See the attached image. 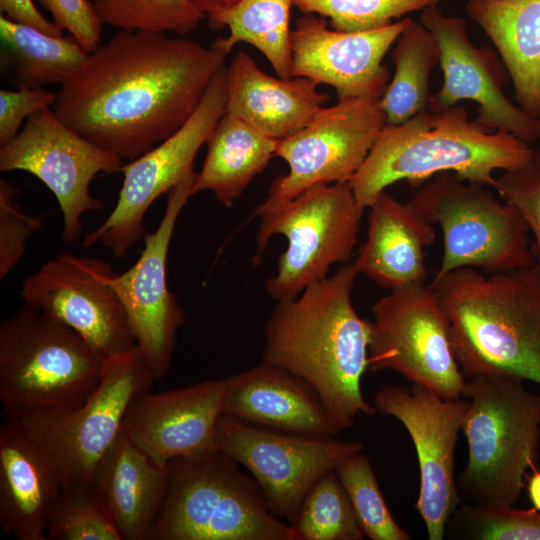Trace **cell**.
I'll return each mask as SVG.
<instances>
[{"label":"cell","instance_id":"33","mask_svg":"<svg viewBox=\"0 0 540 540\" xmlns=\"http://www.w3.org/2000/svg\"><path fill=\"white\" fill-rule=\"evenodd\" d=\"M47 540H123L91 483L62 488L46 527Z\"/></svg>","mask_w":540,"mask_h":540},{"label":"cell","instance_id":"31","mask_svg":"<svg viewBox=\"0 0 540 540\" xmlns=\"http://www.w3.org/2000/svg\"><path fill=\"white\" fill-rule=\"evenodd\" d=\"M0 37L20 84L27 86L63 85L90 53L71 35H49L3 15Z\"/></svg>","mask_w":540,"mask_h":540},{"label":"cell","instance_id":"6","mask_svg":"<svg viewBox=\"0 0 540 540\" xmlns=\"http://www.w3.org/2000/svg\"><path fill=\"white\" fill-rule=\"evenodd\" d=\"M523 382L497 375L465 378L462 396L469 405L461 431L468 460L456 476L463 502L513 506L520 497L540 444V396Z\"/></svg>","mask_w":540,"mask_h":540},{"label":"cell","instance_id":"36","mask_svg":"<svg viewBox=\"0 0 540 540\" xmlns=\"http://www.w3.org/2000/svg\"><path fill=\"white\" fill-rule=\"evenodd\" d=\"M445 535L472 540H540V511L462 502L448 519Z\"/></svg>","mask_w":540,"mask_h":540},{"label":"cell","instance_id":"27","mask_svg":"<svg viewBox=\"0 0 540 540\" xmlns=\"http://www.w3.org/2000/svg\"><path fill=\"white\" fill-rule=\"evenodd\" d=\"M465 8L496 47L518 106L540 119V0H468Z\"/></svg>","mask_w":540,"mask_h":540},{"label":"cell","instance_id":"3","mask_svg":"<svg viewBox=\"0 0 540 540\" xmlns=\"http://www.w3.org/2000/svg\"><path fill=\"white\" fill-rule=\"evenodd\" d=\"M465 378L507 376L540 385V268L464 267L433 279Z\"/></svg>","mask_w":540,"mask_h":540},{"label":"cell","instance_id":"41","mask_svg":"<svg viewBox=\"0 0 540 540\" xmlns=\"http://www.w3.org/2000/svg\"><path fill=\"white\" fill-rule=\"evenodd\" d=\"M53 22L73 36L87 51L101 43L102 23L89 0H38Z\"/></svg>","mask_w":540,"mask_h":540},{"label":"cell","instance_id":"17","mask_svg":"<svg viewBox=\"0 0 540 540\" xmlns=\"http://www.w3.org/2000/svg\"><path fill=\"white\" fill-rule=\"evenodd\" d=\"M373 402L377 412L398 419L411 437L420 470L415 508L428 538L442 540L448 519L463 502L456 484L454 454L469 401L444 399L412 384L410 389L384 387Z\"/></svg>","mask_w":540,"mask_h":540},{"label":"cell","instance_id":"11","mask_svg":"<svg viewBox=\"0 0 540 540\" xmlns=\"http://www.w3.org/2000/svg\"><path fill=\"white\" fill-rule=\"evenodd\" d=\"M226 66L209 83L189 119L171 136L138 158L123 164L122 186L108 217L83 235V247L100 244L123 258L144 239V217L162 194L195 172L194 159L225 113Z\"/></svg>","mask_w":540,"mask_h":540},{"label":"cell","instance_id":"35","mask_svg":"<svg viewBox=\"0 0 540 540\" xmlns=\"http://www.w3.org/2000/svg\"><path fill=\"white\" fill-rule=\"evenodd\" d=\"M366 537L371 540H410L392 516L368 457L356 452L335 468Z\"/></svg>","mask_w":540,"mask_h":540},{"label":"cell","instance_id":"28","mask_svg":"<svg viewBox=\"0 0 540 540\" xmlns=\"http://www.w3.org/2000/svg\"><path fill=\"white\" fill-rule=\"evenodd\" d=\"M277 142L225 112L207 139V154L192 194L209 191L231 207L276 156Z\"/></svg>","mask_w":540,"mask_h":540},{"label":"cell","instance_id":"9","mask_svg":"<svg viewBox=\"0 0 540 540\" xmlns=\"http://www.w3.org/2000/svg\"><path fill=\"white\" fill-rule=\"evenodd\" d=\"M364 209L349 181H343L311 186L261 215L259 251L273 235H284L288 241L275 276L266 280L268 294L277 302L294 299L307 286L327 277L332 265L349 263Z\"/></svg>","mask_w":540,"mask_h":540},{"label":"cell","instance_id":"40","mask_svg":"<svg viewBox=\"0 0 540 540\" xmlns=\"http://www.w3.org/2000/svg\"><path fill=\"white\" fill-rule=\"evenodd\" d=\"M56 93L44 87L20 84L16 90H0V146L11 141L22 123L33 114L52 108Z\"/></svg>","mask_w":540,"mask_h":540},{"label":"cell","instance_id":"34","mask_svg":"<svg viewBox=\"0 0 540 540\" xmlns=\"http://www.w3.org/2000/svg\"><path fill=\"white\" fill-rule=\"evenodd\" d=\"M92 4L101 23L119 31L184 36L205 18L189 0H92Z\"/></svg>","mask_w":540,"mask_h":540},{"label":"cell","instance_id":"23","mask_svg":"<svg viewBox=\"0 0 540 540\" xmlns=\"http://www.w3.org/2000/svg\"><path fill=\"white\" fill-rule=\"evenodd\" d=\"M62 484L50 458L21 423L0 426V524L18 540H47Z\"/></svg>","mask_w":540,"mask_h":540},{"label":"cell","instance_id":"30","mask_svg":"<svg viewBox=\"0 0 540 540\" xmlns=\"http://www.w3.org/2000/svg\"><path fill=\"white\" fill-rule=\"evenodd\" d=\"M293 0H239L230 9L207 17L212 30L228 28L222 43L233 50L240 42L255 47L280 78L292 77L290 12Z\"/></svg>","mask_w":540,"mask_h":540},{"label":"cell","instance_id":"29","mask_svg":"<svg viewBox=\"0 0 540 540\" xmlns=\"http://www.w3.org/2000/svg\"><path fill=\"white\" fill-rule=\"evenodd\" d=\"M390 57L395 70L380 104L386 124L399 125L430 106V73L440 64L441 52L432 32L411 19L391 48Z\"/></svg>","mask_w":540,"mask_h":540},{"label":"cell","instance_id":"10","mask_svg":"<svg viewBox=\"0 0 540 540\" xmlns=\"http://www.w3.org/2000/svg\"><path fill=\"white\" fill-rule=\"evenodd\" d=\"M156 380L136 345L104 361L99 384L78 408L17 422L46 452L62 488L90 483L97 464L121 434L130 404Z\"/></svg>","mask_w":540,"mask_h":540},{"label":"cell","instance_id":"8","mask_svg":"<svg viewBox=\"0 0 540 540\" xmlns=\"http://www.w3.org/2000/svg\"><path fill=\"white\" fill-rule=\"evenodd\" d=\"M410 201L442 230L443 256L434 279L464 267L499 273L535 264L525 219L487 186L443 172Z\"/></svg>","mask_w":540,"mask_h":540},{"label":"cell","instance_id":"42","mask_svg":"<svg viewBox=\"0 0 540 540\" xmlns=\"http://www.w3.org/2000/svg\"><path fill=\"white\" fill-rule=\"evenodd\" d=\"M0 10L2 15L11 21L33 27L49 35H64V30L45 18L32 0H0Z\"/></svg>","mask_w":540,"mask_h":540},{"label":"cell","instance_id":"1","mask_svg":"<svg viewBox=\"0 0 540 540\" xmlns=\"http://www.w3.org/2000/svg\"><path fill=\"white\" fill-rule=\"evenodd\" d=\"M232 51L182 36L119 31L60 86L52 109L74 131L132 161L192 115Z\"/></svg>","mask_w":540,"mask_h":540},{"label":"cell","instance_id":"14","mask_svg":"<svg viewBox=\"0 0 540 540\" xmlns=\"http://www.w3.org/2000/svg\"><path fill=\"white\" fill-rule=\"evenodd\" d=\"M122 166V159L67 126L52 108L30 116L19 133L0 146L1 172H28L54 194L66 243L83 237L84 213L105 208L90 193L92 180L100 173L120 172Z\"/></svg>","mask_w":540,"mask_h":540},{"label":"cell","instance_id":"21","mask_svg":"<svg viewBox=\"0 0 540 540\" xmlns=\"http://www.w3.org/2000/svg\"><path fill=\"white\" fill-rule=\"evenodd\" d=\"M225 380L138 395L124 417L122 432L155 464L167 467L179 457L217 450Z\"/></svg>","mask_w":540,"mask_h":540},{"label":"cell","instance_id":"39","mask_svg":"<svg viewBox=\"0 0 540 540\" xmlns=\"http://www.w3.org/2000/svg\"><path fill=\"white\" fill-rule=\"evenodd\" d=\"M19 189L0 179V278L4 279L23 256L28 239L43 223L27 215L17 201Z\"/></svg>","mask_w":540,"mask_h":540},{"label":"cell","instance_id":"7","mask_svg":"<svg viewBox=\"0 0 540 540\" xmlns=\"http://www.w3.org/2000/svg\"><path fill=\"white\" fill-rule=\"evenodd\" d=\"M147 540H295L256 481L215 450L168 464L167 489Z\"/></svg>","mask_w":540,"mask_h":540},{"label":"cell","instance_id":"22","mask_svg":"<svg viewBox=\"0 0 540 540\" xmlns=\"http://www.w3.org/2000/svg\"><path fill=\"white\" fill-rule=\"evenodd\" d=\"M224 380L222 416L309 437L340 432L312 387L285 369L262 361Z\"/></svg>","mask_w":540,"mask_h":540},{"label":"cell","instance_id":"44","mask_svg":"<svg viewBox=\"0 0 540 540\" xmlns=\"http://www.w3.org/2000/svg\"><path fill=\"white\" fill-rule=\"evenodd\" d=\"M527 490L533 508L540 511V470H536L535 467L529 477Z\"/></svg>","mask_w":540,"mask_h":540},{"label":"cell","instance_id":"15","mask_svg":"<svg viewBox=\"0 0 540 540\" xmlns=\"http://www.w3.org/2000/svg\"><path fill=\"white\" fill-rule=\"evenodd\" d=\"M107 261L60 253L22 282L24 305L73 329L103 360L134 348L124 305Z\"/></svg>","mask_w":540,"mask_h":540},{"label":"cell","instance_id":"37","mask_svg":"<svg viewBox=\"0 0 540 540\" xmlns=\"http://www.w3.org/2000/svg\"><path fill=\"white\" fill-rule=\"evenodd\" d=\"M439 0H293L303 14L329 19L339 31H367L382 28L402 16L437 5Z\"/></svg>","mask_w":540,"mask_h":540},{"label":"cell","instance_id":"32","mask_svg":"<svg viewBox=\"0 0 540 540\" xmlns=\"http://www.w3.org/2000/svg\"><path fill=\"white\" fill-rule=\"evenodd\" d=\"M289 524L295 540H362L365 537L335 470L312 486Z\"/></svg>","mask_w":540,"mask_h":540},{"label":"cell","instance_id":"25","mask_svg":"<svg viewBox=\"0 0 540 540\" xmlns=\"http://www.w3.org/2000/svg\"><path fill=\"white\" fill-rule=\"evenodd\" d=\"M369 208L367 240L354 260L360 274L390 291L425 284L434 224L411 201L402 203L386 190Z\"/></svg>","mask_w":540,"mask_h":540},{"label":"cell","instance_id":"19","mask_svg":"<svg viewBox=\"0 0 540 540\" xmlns=\"http://www.w3.org/2000/svg\"><path fill=\"white\" fill-rule=\"evenodd\" d=\"M420 22L435 36L441 52L443 85L431 104L445 108L470 100L477 104L474 122L486 131H503L527 144L540 139V119L512 103L503 88L509 74L489 47H476L463 18L448 16L437 6L421 11Z\"/></svg>","mask_w":540,"mask_h":540},{"label":"cell","instance_id":"18","mask_svg":"<svg viewBox=\"0 0 540 540\" xmlns=\"http://www.w3.org/2000/svg\"><path fill=\"white\" fill-rule=\"evenodd\" d=\"M197 172L168 192L163 217L155 231L144 237L138 260L116 273L112 285L126 310L137 347L157 380L169 371L178 329L186 315L167 283V257L177 219L188 199Z\"/></svg>","mask_w":540,"mask_h":540},{"label":"cell","instance_id":"43","mask_svg":"<svg viewBox=\"0 0 540 540\" xmlns=\"http://www.w3.org/2000/svg\"><path fill=\"white\" fill-rule=\"evenodd\" d=\"M190 3L198 9L205 16H213L219 13H222L235 4L239 0H189Z\"/></svg>","mask_w":540,"mask_h":540},{"label":"cell","instance_id":"12","mask_svg":"<svg viewBox=\"0 0 540 540\" xmlns=\"http://www.w3.org/2000/svg\"><path fill=\"white\" fill-rule=\"evenodd\" d=\"M368 370H393L444 399L462 396L443 304L430 285L391 290L372 306Z\"/></svg>","mask_w":540,"mask_h":540},{"label":"cell","instance_id":"5","mask_svg":"<svg viewBox=\"0 0 540 540\" xmlns=\"http://www.w3.org/2000/svg\"><path fill=\"white\" fill-rule=\"evenodd\" d=\"M104 361L65 324L23 304L0 324V402L19 422L81 406L100 382Z\"/></svg>","mask_w":540,"mask_h":540},{"label":"cell","instance_id":"26","mask_svg":"<svg viewBox=\"0 0 540 540\" xmlns=\"http://www.w3.org/2000/svg\"><path fill=\"white\" fill-rule=\"evenodd\" d=\"M167 482L168 466L155 464L123 432L99 461L90 481L123 540H147Z\"/></svg>","mask_w":540,"mask_h":540},{"label":"cell","instance_id":"20","mask_svg":"<svg viewBox=\"0 0 540 540\" xmlns=\"http://www.w3.org/2000/svg\"><path fill=\"white\" fill-rule=\"evenodd\" d=\"M411 18L367 31H339L316 14H304L291 31L292 77L329 85L338 100L381 99L390 73L382 63Z\"/></svg>","mask_w":540,"mask_h":540},{"label":"cell","instance_id":"4","mask_svg":"<svg viewBox=\"0 0 540 540\" xmlns=\"http://www.w3.org/2000/svg\"><path fill=\"white\" fill-rule=\"evenodd\" d=\"M532 151L512 134L486 131L469 121L462 105L430 104L402 124H385L349 183L365 208L398 181L418 187L443 172L493 188L496 170L520 167Z\"/></svg>","mask_w":540,"mask_h":540},{"label":"cell","instance_id":"16","mask_svg":"<svg viewBox=\"0 0 540 540\" xmlns=\"http://www.w3.org/2000/svg\"><path fill=\"white\" fill-rule=\"evenodd\" d=\"M217 450L245 467L278 518L291 523L312 486L348 455L356 441L309 437L267 429L221 416Z\"/></svg>","mask_w":540,"mask_h":540},{"label":"cell","instance_id":"38","mask_svg":"<svg viewBox=\"0 0 540 540\" xmlns=\"http://www.w3.org/2000/svg\"><path fill=\"white\" fill-rule=\"evenodd\" d=\"M493 188L525 219L533 236L535 264L540 268V148L533 150L520 167L504 171L495 179Z\"/></svg>","mask_w":540,"mask_h":540},{"label":"cell","instance_id":"13","mask_svg":"<svg viewBox=\"0 0 540 540\" xmlns=\"http://www.w3.org/2000/svg\"><path fill=\"white\" fill-rule=\"evenodd\" d=\"M386 124L380 99H340L322 107L299 132L278 140L276 156L289 171L278 176L254 216L275 210L317 184L349 181Z\"/></svg>","mask_w":540,"mask_h":540},{"label":"cell","instance_id":"2","mask_svg":"<svg viewBox=\"0 0 540 540\" xmlns=\"http://www.w3.org/2000/svg\"><path fill=\"white\" fill-rule=\"evenodd\" d=\"M360 274L355 261L278 302L265 327L262 361L304 380L319 396L339 430L360 414L374 415L361 389L368 370L371 321L352 303Z\"/></svg>","mask_w":540,"mask_h":540},{"label":"cell","instance_id":"24","mask_svg":"<svg viewBox=\"0 0 540 540\" xmlns=\"http://www.w3.org/2000/svg\"><path fill=\"white\" fill-rule=\"evenodd\" d=\"M329 96L304 77H273L240 51L226 66L225 112L282 140L303 129Z\"/></svg>","mask_w":540,"mask_h":540}]
</instances>
